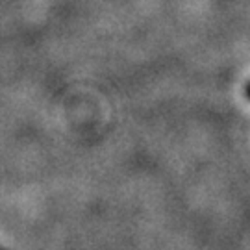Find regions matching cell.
Masks as SVG:
<instances>
[{
    "instance_id": "obj_1",
    "label": "cell",
    "mask_w": 250,
    "mask_h": 250,
    "mask_svg": "<svg viewBox=\"0 0 250 250\" xmlns=\"http://www.w3.org/2000/svg\"><path fill=\"white\" fill-rule=\"evenodd\" d=\"M249 97H250V85H249Z\"/></svg>"
}]
</instances>
